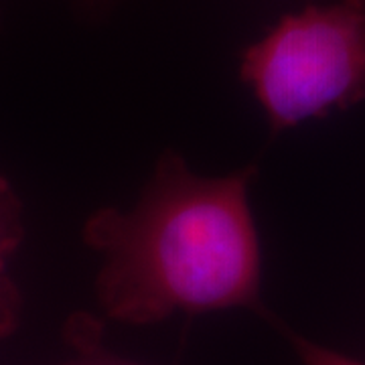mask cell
Here are the masks:
<instances>
[{"instance_id":"cell-1","label":"cell","mask_w":365,"mask_h":365,"mask_svg":"<svg viewBox=\"0 0 365 365\" xmlns=\"http://www.w3.org/2000/svg\"><path fill=\"white\" fill-rule=\"evenodd\" d=\"M254 175L248 167L201 177L167 150L134 207L96 211L83 240L104 258L96 280L104 313L150 325L175 313L260 309V242L248 201Z\"/></svg>"},{"instance_id":"cell-2","label":"cell","mask_w":365,"mask_h":365,"mask_svg":"<svg viewBox=\"0 0 365 365\" xmlns=\"http://www.w3.org/2000/svg\"><path fill=\"white\" fill-rule=\"evenodd\" d=\"M270 128L347 110L365 100V0H337L287 14L242 55Z\"/></svg>"},{"instance_id":"cell-3","label":"cell","mask_w":365,"mask_h":365,"mask_svg":"<svg viewBox=\"0 0 365 365\" xmlns=\"http://www.w3.org/2000/svg\"><path fill=\"white\" fill-rule=\"evenodd\" d=\"M25 237L23 205L13 185L0 175V339L11 337L21 323L23 297L14 282L11 264Z\"/></svg>"},{"instance_id":"cell-4","label":"cell","mask_w":365,"mask_h":365,"mask_svg":"<svg viewBox=\"0 0 365 365\" xmlns=\"http://www.w3.org/2000/svg\"><path fill=\"white\" fill-rule=\"evenodd\" d=\"M69 329H71L69 339L76 345L78 355L71 357L63 365H138L106 351L104 347L100 345V337L96 333V327L90 321L79 319L78 323H71Z\"/></svg>"},{"instance_id":"cell-5","label":"cell","mask_w":365,"mask_h":365,"mask_svg":"<svg viewBox=\"0 0 365 365\" xmlns=\"http://www.w3.org/2000/svg\"><path fill=\"white\" fill-rule=\"evenodd\" d=\"M287 337L292 343V347L297 349V355H299L302 365H365L357 359L343 355V353L333 351V349L323 347V345H317V343L304 339L297 333L287 331Z\"/></svg>"}]
</instances>
